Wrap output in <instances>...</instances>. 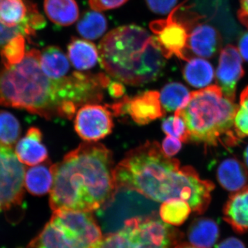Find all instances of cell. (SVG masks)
I'll list each match as a JSON object with an SVG mask.
<instances>
[{
    "label": "cell",
    "mask_w": 248,
    "mask_h": 248,
    "mask_svg": "<svg viewBox=\"0 0 248 248\" xmlns=\"http://www.w3.org/2000/svg\"><path fill=\"white\" fill-rule=\"evenodd\" d=\"M40 52L27 51L20 63L0 70V106L27 110L50 120H71L79 107L101 102L104 76L74 72L52 79L41 68Z\"/></svg>",
    "instance_id": "6da1fadb"
},
{
    "label": "cell",
    "mask_w": 248,
    "mask_h": 248,
    "mask_svg": "<svg viewBox=\"0 0 248 248\" xmlns=\"http://www.w3.org/2000/svg\"><path fill=\"white\" fill-rule=\"evenodd\" d=\"M116 188L133 189L155 202L179 199L202 215L211 202L213 182L201 179L192 166H182L166 156L156 141L146 143L127 153L115 166Z\"/></svg>",
    "instance_id": "7a4b0ae2"
},
{
    "label": "cell",
    "mask_w": 248,
    "mask_h": 248,
    "mask_svg": "<svg viewBox=\"0 0 248 248\" xmlns=\"http://www.w3.org/2000/svg\"><path fill=\"white\" fill-rule=\"evenodd\" d=\"M113 155L107 147L89 141L53 164L50 206L58 210H97L116 190Z\"/></svg>",
    "instance_id": "3957f363"
},
{
    "label": "cell",
    "mask_w": 248,
    "mask_h": 248,
    "mask_svg": "<svg viewBox=\"0 0 248 248\" xmlns=\"http://www.w3.org/2000/svg\"><path fill=\"white\" fill-rule=\"evenodd\" d=\"M98 51L101 66L107 73L131 86L155 81L166 66V58L155 37L134 24L116 28L107 33Z\"/></svg>",
    "instance_id": "277c9868"
},
{
    "label": "cell",
    "mask_w": 248,
    "mask_h": 248,
    "mask_svg": "<svg viewBox=\"0 0 248 248\" xmlns=\"http://www.w3.org/2000/svg\"><path fill=\"white\" fill-rule=\"evenodd\" d=\"M237 107L217 85H213L190 93L186 107L175 112L187 125L189 141L205 147H231L240 140L234 127Z\"/></svg>",
    "instance_id": "5b68a950"
},
{
    "label": "cell",
    "mask_w": 248,
    "mask_h": 248,
    "mask_svg": "<svg viewBox=\"0 0 248 248\" xmlns=\"http://www.w3.org/2000/svg\"><path fill=\"white\" fill-rule=\"evenodd\" d=\"M102 231L91 212L58 210L29 248H92Z\"/></svg>",
    "instance_id": "8992f818"
},
{
    "label": "cell",
    "mask_w": 248,
    "mask_h": 248,
    "mask_svg": "<svg viewBox=\"0 0 248 248\" xmlns=\"http://www.w3.org/2000/svg\"><path fill=\"white\" fill-rule=\"evenodd\" d=\"M179 239V232L158 217L136 218L122 231L102 236L92 248H171Z\"/></svg>",
    "instance_id": "52a82bcc"
},
{
    "label": "cell",
    "mask_w": 248,
    "mask_h": 248,
    "mask_svg": "<svg viewBox=\"0 0 248 248\" xmlns=\"http://www.w3.org/2000/svg\"><path fill=\"white\" fill-rule=\"evenodd\" d=\"M159 205L138 191L117 187L115 192L96 212L101 229L106 234L117 232L136 218L157 217Z\"/></svg>",
    "instance_id": "ba28073f"
},
{
    "label": "cell",
    "mask_w": 248,
    "mask_h": 248,
    "mask_svg": "<svg viewBox=\"0 0 248 248\" xmlns=\"http://www.w3.org/2000/svg\"><path fill=\"white\" fill-rule=\"evenodd\" d=\"M46 25L37 6L29 0H0V48L18 35L31 37Z\"/></svg>",
    "instance_id": "9c48e42d"
},
{
    "label": "cell",
    "mask_w": 248,
    "mask_h": 248,
    "mask_svg": "<svg viewBox=\"0 0 248 248\" xmlns=\"http://www.w3.org/2000/svg\"><path fill=\"white\" fill-rule=\"evenodd\" d=\"M25 169L12 148L0 145V195L3 210L22 205Z\"/></svg>",
    "instance_id": "30bf717a"
},
{
    "label": "cell",
    "mask_w": 248,
    "mask_h": 248,
    "mask_svg": "<svg viewBox=\"0 0 248 248\" xmlns=\"http://www.w3.org/2000/svg\"><path fill=\"white\" fill-rule=\"evenodd\" d=\"M108 107L114 115H128L139 125L151 123L166 114L159 93L155 91H146L132 98L125 96L120 102Z\"/></svg>",
    "instance_id": "8fae6325"
},
{
    "label": "cell",
    "mask_w": 248,
    "mask_h": 248,
    "mask_svg": "<svg viewBox=\"0 0 248 248\" xmlns=\"http://www.w3.org/2000/svg\"><path fill=\"white\" fill-rule=\"evenodd\" d=\"M150 27L165 58L175 56L186 61L189 60L186 56L189 38L187 28L174 19L172 14L168 19L154 21Z\"/></svg>",
    "instance_id": "7c38bea8"
},
{
    "label": "cell",
    "mask_w": 248,
    "mask_h": 248,
    "mask_svg": "<svg viewBox=\"0 0 248 248\" xmlns=\"http://www.w3.org/2000/svg\"><path fill=\"white\" fill-rule=\"evenodd\" d=\"M113 127L112 113L108 106L86 104L77 112L75 129L85 141L102 140L111 133Z\"/></svg>",
    "instance_id": "4fadbf2b"
},
{
    "label": "cell",
    "mask_w": 248,
    "mask_h": 248,
    "mask_svg": "<svg viewBox=\"0 0 248 248\" xmlns=\"http://www.w3.org/2000/svg\"><path fill=\"white\" fill-rule=\"evenodd\" d=\"M244 73L239 49L233 45L226 46L220 53L217 69V85L223 94L231 100H235L236 84Z\"/></svg>",
    "instance_id": "5bb4252c"
},
{
    "label": "cell",
    "mask_w": 248,
    "mask_h": 248,
    "mask_svg": "<svg viewBox=\"0 0 248 248\" xmlns=\"http://www.w3.org/2000/svg\"><path fill=\"white\" fill-rule=\"evenodd\" d=\"M42 132L37 127H31L25 136L19 140L16 148L17 159L27 166H35L48 160L47 148L42 143Z\"/></svg>",
    "instance_id": "9a60e30c"
},
{
    "label": "cell",
    "mask_w": 248,
    "mask_h": 248,
    "mask_svg": "<svg viewBox=\"0 0 248 248\" xmlns=\"http://www.w3.org/2000/svg\"><path fill=\"white\" fill-rule=\"evenodd\" d=\"M223 213V219L236 232H248V186L230 196Z\"/></svg>",
    "instance_id": "2e32d148"
},
{
    "label": "cell",
    "mask_w": 248,
    "mask_h": 248,
    "mask_svg": "<svg viewBox=\"0 0 248 248\" xmlns=\"http://www.w3.org/2000/svg\"><path fill=\"white\" fill-rule=\"evenodd\" d=\"M221 40L216 29L208 24H200L189 34L188 47L195 55L210 58L219 50Z\"/></svg>",
    "instance_id": "e0dca14e"
},
{
    "label": "cell",
    "mask_w": 248,
    "mask_h": 248,
    "mask_svg": "<svg viewBox=\"0 0 248 248\" xmlns=\"http://www.w3.org/2000/svg\"><path fill=\"white\" fill-rule=\"evenodd\" d=\"M217 178L223 188L233 193L247 185L248 171L240 160L235 157L228 158L218 165Z\"/></svg>",
    "instance_id": "ac0fdd59"
},
{
    "label": "cell",
    "mask_w": 248,
    "mask_h": 248,
    "mask_svg": "<svg viewBox=\"0 0 248 248\" xmlns=\"http://www.w3.org/2000/svg\"><path fill=\"white\" fill-rule=\"evenodd\" d=\"M68 57L78 71H87L99 61V51L96 46L89 40L73 37L68 43Z\"/></svg>",
    "instance_id": "d6986e66"
},
{
    "label": "cell",
    "mask_w": 248,
    "mask_h": 248,
    "mask_svg": "<svg viewBox=\"0 0 248 248\" xmlns=\"http://www.w3.org/2000/svg\"><path fill=\"white\" fill-rule=\"evenodd\" d=\"M53 183V164L46 160L45 163L27 170L24 185L29 193L42 196L51 190Z\"/></svg>",
    "instance_id": "ffe728a7"
},
{
    "label": "cell",
    "mask_w": 248,
    "mask_h": 248,
    "mask_svg": "<svg viewBox=\"0 0 248 248\" xmlns=\"http://www.w3.org/2000/svg\"><path fill=\"white\" fill-rule=\"evenodd\" d=\"M219 237V228L211 218L195 220L187 231V238L192 246L199 248H212Z\"/></svg>",
    "instance_id": "44dd1931"
},
{
    "label": "cell",
    "mask_w": 248,
    "mask_h": 248,
    "mask_svg": "<svg viewBox=\"0 0 248 248\" xmlns=\"http://www.w3.org/2000/svg\"><path fill=\"white\" fill-rule=\"evenodd\" d=\"M40 63L43 73L52 79L64 78L70 70L68 58L56 46H49L42 50Z\"/></svg>",
    "instance_id": "7402d4cb"
},
{
    "label": "cell",
    "mask_w": 248,
    "mask_h": 248,
    "mask_svg": "<svg viewBox=\"0 0 248 248\" xmlns=\"http://www.w3.org/2000/svg\"><path fill=\"white\" fill-rule=\"evenodd\" d=\"M44 7L48 19L60 27L71 26L79 19V6L76 0H45Z\"/></svg>",
    "instance_id": "603a6c76"
},
{
    "label": "cell",
    "mask_w": 248,
    "mask_h": 248,
    "mask_svg": "<svg viewBox=\"0 0 248 248\" xmlns=\"http://www.w3.org/2000/svg\"><path fill=\"white\" fill-rule=\"evenodd\" d=\"M187 61L183 70V75L189 84L201 89L211 84L215 72L210 62L199 58L190 59Z\"/></svg>",
    "instance_id": "cb8c5ba5"
},
{
    "label": "cell",
    "mask_w": 248,
    "mask_h": 248,
    "mask_svg": "<svg viewBox=\"0 0 248 248\" xmlns=\"http://www.w3.org/2000/svg\"><path fill=\"white\" fill-rule=\"evenodd\" d=\"M108 22L105 16L99 11H86L77 24V31L87 40H96L107 30Z\"/></svg>",
    "instance_id": "d4e9b609"
},
{
    "label": "cell",
    "mask_w": 248,
    "mask_h": 248,
    "mask_svg": "<svg viewBox=\"0 0 248 248\" xmlns=\"http://www.w3.org/2000/svg\"><path fill=\"white\" fill-rule=\"evenodd\" d=\"M190 93L184 85L169 83L161 90L160 101L165 111L179 110L185 107L190 99Z\"/></svg>",
    "instance_id": "484cf974"
},
{
    "label": "cell",
    "mask_w": 248,
    "mask_h": 248,
    "mask_svg": "<svg viewBox=\"0 0 248 248\" xmlns=\"http://www.w3.org/2000/svg\"><path fill=\"white\" fill-rule=\"evenodd\" d=\"M192 209L190 205L182 200L173 199L165 202L159 206V215L164 223L172 226L182 225L188 218Z\"/></svg>",
    "instance_id": "4316f807"
},
{
    "label": "cell",
    "mask_w": 248,
    "mask_h": 248,
    "mask_svg": "<svg viewBox=\"0 0 248 248\" xmlns=\"http://www.w3.org/2000/svg\"><path fill=\"white\" fill-rule=\"evenodd\" d=\"M21 125L13 114L0 110V145L12 148L20 137Z\"/></svg>",
    "instance_id": "83f0119b"
},
{
    "label": "cell",
    "mask_w": 248,
    "mask_h": 248,
    "mask_svg": "<svg viewBox=\"0 0 248 248\" xmlns=\"http://www.w3.org/2000/svg\"><path fill=\"white\" fill-rule=\"evenodd\" d=\"M26 40L23 35H18L9 40L0 50L1 63L4 68L18 64L25 58Z\"/></svg>",
    "instance_id": "f1b7e54d"
},
{
    "label": "cell",
    "mask_w": 248,
    "mask_h": 248,
    "mask_svg": "<svg viewBox=\"0 0 248 248\" xmlns=\"http://www.w3.org/2000/svg\"><path fill=\"white\" fill-rule=\"evenodd\" d=\"M234 127L240 140L248 137V86L240 96L239 105L234 115Z\"/></svg>",
    "instance_id": "f546056e"
},
{
    "label": "cell",
    "mask_w": 248,
    "mask_h": 248,
    "mask_svg": "<svg viewBox=\"0 0 248 248\" xmlns=\"http://www.w3.org/2000/svg\"><path fill=\"white\" fill-rule=\"evenodd\" d=\"M162 129L165 133L181 141H189L190 135L187 125L179 114L174 112V115L168 117L163 121Z\"/></svg>",
    "instance_id": "4dcf8cb0"
},
{
    "label": "cell",
    "mask_w": 248,
    "mask_h": 248,
    "mask_svg": "<svg viewBox=\"0 0 248 248\" xmlns=\"http://www.w3.org/2000/svg\"><path fill=\"white\" fill-rule=\"evenodd\" d=\"M148 9L155 14L165 16L172 12L178 0H145Z\"/></svg>",
    "instance_id": "1f68e13d"
},
{
    "label": "cell",
    "mask_w": 248,
    "mask_h": 248,
    "mask_svg": "<svg viewBox=\"0 0 248 248\" xmlns=\"http://www.w3.org/2000/svg\"><path fill=\"white\" fill-rule=\"evenodd\" d=\"M129 0H89L90 7L96 11H108L123 6Z\"/></svg>",
    "instance_id": "d6a6232c"
},
{
    "label": "cell",
    "mask_w": 248,
    "mask_h": 248,
    "mask_svg": "<svg viewBox=\"0 0 248 248\" xmlns=\"http://www.w3.org/2000/svg\"><path fill=\"white\" fill-rule=\"evenodd\" d=\"M182 148V141L168 135L162 143V150L166 156L171 157L179 153Z\"/></svg>",
    "instance_id": "836d02e7"
},
{
    "label": "cell",
    "mask_w": 248,
    "mask_h": 248,
    "mask_svg": "<svg viewBox=\"0 0 248 248\" xmlns=\"http://www.w3.org/2000/svg\"><path fill=\"white\" fill-rule=\"evenodd\" d=\"M217 248H246L243 241L235 237H229L221 241Z\"/></svg>",
    "instance_id": "e575fe53"
},
{
    "label": "cell",
    "mask_w": 248,
    "mask_h": 248,
    "mask_svg": "<svg viewBox=\"0 0 248 248\" xmlns=\"http://www.w3.org/2000/svg\"><path fill=\"white\" fill-rule=\"evenodd\" d=\"M108 92L112 97L115 98H119L122 97L125 93V87L122 83L116 82V81H112L109 84Z\"/></svg>",
    "instance_id": "d590c367"
},
{
    "label": "cell",
    "mask_w": 248,
    "mask_h": 248,
    "mask_svg": "<svg viewBox=\"0 0 248 248\" xmlns=\"http://www.w3.org/2000/svg\"><path fill=\"white\" fill-rule=\"evenodd\" d=\"M240 22L248 29V0H241V7L238 11Z\"/></svg>",
    "instance_id": "8d00e7d4"
},
{
    "label": "cell",
    "mask_w": 248,
    "mask_h": 248,
    "mask_svg": "<svg viewBox=\"0 0 248 248\" xmlns=\"http://www.w3.org/2000/svg\"><path fill=\"white\" fill-rule=\"evenodd\" d=\"M238 49L241 57L248 62V32L243 35L240 39Z\"/></svg>",
    "instance_id": "74e56055"
},
{
    "label": "cell",
    "mask_w": 248,
    "mask_h": 248,
    "mask_svg": "<svg viewBox=\"0 0 248 248\" xmlns=\"http://www.w3.org/2000/svg\"><path fill=\"white\" fill-rule=\"evenodd\" d=\"M174 248H199L195 247V246H192L191 244H180L177 245L176 247Z\"/></svg>",
    "instance_id": "f35d334b"
},
{
    "label": "cell",
    "mask_w": 248,
    "mask_h": 248,
    "mask_svg": "<svg viewBox=\"0 0 248 248\" xmlns=\"http://www.w3.org/2000/svg\"><path fill=\"white\" fill-rule=\"evenodd\" d=\"M244 159L245 162H246V166L248 168V146L246 147V150L244 152Z\"/></svg>",
    "instance_id": "ab89813d"
},
{
    "label": "cell",
    "mask_w": 248,
    "mask_h": 248,
    "mask_svg": "<svg viewBox=\"0 0 248 248\" xmlns=\"http://www.w3.org/2000/svg\"><path fill=\"white\" fill-rule=\"evenodd\" d=\"M1 210H3V202L1 195H0V212H1Z\"/></svg>",
    "instance_id": "60d3db41"
}]
</instances>
